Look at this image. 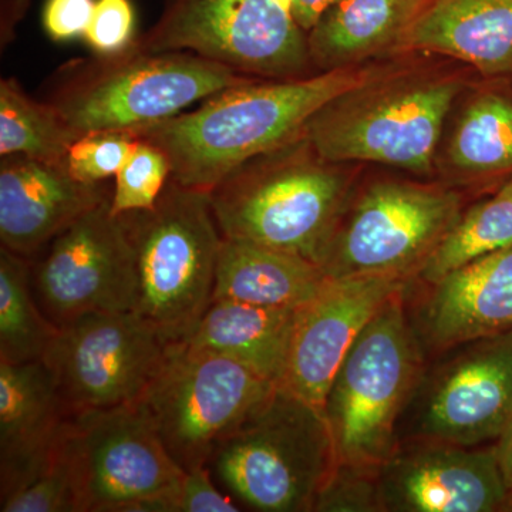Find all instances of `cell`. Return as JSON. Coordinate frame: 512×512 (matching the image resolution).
I'll list each match as a JSON object with an SVG mask.
<instances>
[{"instance_id": "cell-1", "label": "cell", "mask_w": 512, "mask_h": 512, "mask_svg": "<svg viewBox=\"0 0 512 512\" xmlns=\"http://www.w3.org/2000/svg\"><path fill=\"white\" fill-rule=\"evenodd\" d=\"M380 74L350 66L302 79H252L134 134L164 151L177 183L210 192L248 161L303 136L322 107Z\"/></svg>"}, {"instance_id": "cell-2", "label": "cell", "mask_w": 512, "mask_h": 512, "mask_svg": "<svg viewBox=\"0 0 512 512\" xmlns=\"http://www.w3.org/2000/svg\"><path fill=\"white\" fill-rule=\"evenodd\" d=\"M252 77L190 52L150 53L136 45L117 55L84 57L53 74L43 101L79 134L134 131L171 119Z\"/></svg>"}, {"instance_id": "cell-3", "label": "cell", "mask_w": 512, "mask_h": 512, "mask_svg": "<svg viewBox=\"0 0 512 512\" xmlns=\"http://www.w3.org/2000/svg\"><path fill=\"white\" fill-rule=\"evenodd\" d=\"M308 138L248 161L210 191L222 237L303 256L319 265L345 211L348 184Z\"/></svg>"}, {"instance_id": "cell-4", "label": "cell", "mask_w": 512, "mask_h": 512, "mask_svg": "<svg viewBox=\"0 0 512 512\" xmlns=\"http://www.w3.org/2000/svg\"><path fill=\"white\" fill-rule=\"evenodd\" d=\"M136 254V312L170 342H184L212 303L222 247L210 192L173 177L151 210L120 215Z\"/></svg>"}, {"instance_id": "cell-5", "label": "cell", "mask_w": 512, "mask_h": 512, "mask_svg": "<svg viewBox=\"0 0 512 512\" xmlns=\"http://www.w3.org/2000/svg\"><path fill=\"white\" fill-rule=\"evenodd\" d=\"M336 463L325 414L281 387L215 448L208 468L256 511H313Z\"/></svg>"}, {"instance_id": "cell-6", "label": "cell", "mask_w": 512, "mask_h": 512, "mask_svg": "<svg viewBox=\"0 0 512 512\" xmlns=\"http://www.w3.org/2000/svg\"><path fill=\"white\" fill-rule=\"evenodd\" d=\"M460 90L451 77L380 74L322 107L303 134L328 163L370 161L430 173Z\"/></svg>"}, {"instance_id": "cell-7", "label": "cell", "mask_w": 512, "mask_h": 512, "mask_svg": "<svg viewBox=\"0 0 512 512\" xmlns=\"http://www.w3.org/2000/svg\"><path fill=\"white\" fill-rule=\"evenodd\" d=\"M419 363L402 291L367 323L330 386L323 414L338 466L380 470L396 453L394 427Z\"/></svg>"}, {"instance_id": "cell-8", "label": "cell", "mask_w": 512, "mask_h": 512, "mask_svg": "<svg viewBox=\"0 0 512 512\" xmlns=\"http://www.w3.org/2000/svg\"><path fill=\"white\" fill-rule=\"evenodd\" d=\"M134 45L150 53H194L252 79L313 74L295 0H165L160 18Z\"/></svg>"}, {"instance_id": "cell-9", "label": "cell", "mask_w": 512, "mask_h": 512, "mask_svg": "<svg viewBox=\"0 0 512 512\" xmlns=\"http://www.w3.org/2000/svg\"><path fill=\"white\" fill-rule=\"evenodd\" d=\"M276 387L238 360L177 342L140 404L175 463L190 471L208 467L218 444Z\"/></svg>"}, {"instance_id": "cell-10", "label": "cell", "mask_w": 512, "mask_h": 512, "mask_svg": "<svg viewBox=\"0 0 512 512\" xmlns=\"http://www.w3.org/2000/svg\"><path fill=\"white\" fill-rule=\"evenodd\" d=\"M62 446L79 512H165L185 473L141 404L70 417Z\"/></svg>"}, {"instance_id": "cell-11", "label": "cell", "mask_w": 512, "mask_h": 512, "mask_svg": "<svg viewBox=\"0 0 512 512\" xmlns=\"http://www.w3.org/2000/svg\"><path fill=\"white\" fill-rule=\"evenodd\" d=\"M174 343L136 312L90 313L60 326L42 362L74 417L140 404Z\"/></svg>"}, {"instance_id": "cell-12", "label": "cell", "mask_w": 512, "mask_h": 512, "mask_svg": "<svg viewBox=\"0 0 512 512\" xmlns=\"http://www.w3.org/2000/svg\"><path fill=\"white\" fill-rule=\"evenodd\" d=\"M460 197L441 188L380 183L342 217L320 256L330 278L389 275L407 279L460 218Z\"/></svg>"}, {"instance_id": "cell-13", "label": "cell", "mask_w": 512, "mask_h": 512, "mask_svg": "<svg viewBox=\"0 0 512 512\" xmlns=\"http://www.w3.org/2000/svg\"><path fill=\"white\" fill-rule=\"evenodd\" d=\"M110 200L64 229L32 261L37 301L57 326L90 313L136 311V254Z\"/></svg>"}, {"instance_id": "cell-14", "label": "cell", "mask_w": 512, "mask_h": 512, "mask_svg": "<svg viewBox=\"0 0 512 512\" xmlns=\"http://www.w3.org/2000/svg\"><path fill=\"white\" fill-rule=\"evenodd\" d=\"M406 279L357 275L326 279L296 308L291 349L281 389L323 413L330 386L353 343Z\"/></svg>"}, {"instance_id": "cell-15", "label": "cell", "mask_w": 512, "mask_h": 512, "mask_svg": "<svg viewBox=\"0 0 512 512\" xmlns=\"http://www.w3.org/2000/svg\"><path fill=\"white\" fill-rule=\"evenodd\" d=\"M431 440L394 453L380 467L384 510L493 512L510 507L512 493L497 450Z\"/></svg>"}, {"instance_id": "cell-16", "label": "cell", "mask_w": 512, "mask_h": 512, "mask_svg": "<svg viewBox=\"0 0 512 512\" xmlns=\"http://www.w3.org/2000/svg\"><path fill=\"white\" fill-rule=\"evenodd\" d=\"M433 384L421 410L430 440L474 447L501 439L512 424V336L483 340Z\"/></svg>"}, {"instance_id": "cell-17", "label": "cell", "mask_w": 512, "mask_h": 512, "mask_svg": "<svg viewBox=\"0 0 512 512\" xmlns=\"http://www.w3.org/2000/svg\"><path fill=\"white\" fill-rule=\"evenodd\" d=\"M103 184L76 180L63 163L25 156L0 161L2 247L36 258L64 229L111 197Z\"/></svg>"}, {"instance_id": "cell-18", "label": "cell", "mask_w": 512, "mask_h": 512, "mask_svg": "<svg viewBox=\"0 0 512 512\" xmlns=\"http://www.w3.org/2000/svg\"><path fill=\"white\" fill-rule=\"evenodd\" d=\"M420 333L433 349L512 336V245L430 284Z\"/></svg>"}, {"instance_id": "cell-19", "label": "cell", "mask_w": 512, "mask_h": 512, "mask_svg": "<svg viewBox=\"0 0 512 512\" xmlns=\"http://www.w3.org/2000/svg\"><path fill=\"white\" fill-rule=\"evenodd\" d=\"M69 420L45 362L0 360V497L49 464Z\"/></svg>"}, {"instance_id": "cell-20", "label": "cell", "mask_w": 512, "mask_h": 512, "mask_svg": "<svg viewBox=\"0 0 512 512\" xmlns=\"http://www.w3.org/2000/svg\"><path fill=\"white\" fill-rule=\"evenodd\" d=\"M397 49L454 57L484 74L512 69V0H427Z\"/></svg>"}, {"instance_id": "cell-21", "label": "cell", "mask_w": 512, "mask_h": 512, "mask_svg": "<svg viewBox=\"0 0 512 512\" xmlns=\"http://www.w3.org/2000/svg\"><path fill=\"white\" fill-rule=\"evenodd\" d=\"M326 279L323 269L303 256L224 238L212 302L298 308L320 291Z\"/></svg>"}, {"instance_id": "cell-22", "label": "cell", "mask_w": 512, "mask_h": 512, "mask_svg": "<svg viewBox=\"0 0 512 512\" xmlns=\"http://www.w3.org/2000/svg\"><path fill=\"white\" fill-rule=\"evenodd\" d=\"M295 318L296 308L214 301L184 342L238 360L279 387L288 365Z\"/></svg>"}, {"instance_id": "cell-23", "label": "cell", "mask_w": 512, "mask_h": 512, "mask_svg": "<svg viewBox=\"0 0 512 512\" xmlns=\"http://www.w3.org/2000/svg\"><path fill=\"white\" fill-rule=\"evenodd\" d=\"M427 0H336L308 33L312 64L322 72L397 49Z\"/></svg>"}, {"instance_id": "cell-24", "label": "cell", "mask_w": 512, "mask_h": 512, "mask_svg": "<svg viewBox=\"0 0 512 512\" xmlns=\"http://www.w3.org/2000/svg\"><path fill=\"white\" fill-rule=\"evenodd\" d=\"M59 329L37 301L32 261L0 247V360H43Z\"/></svg>"}, {"instance_id": "cell-25", "label": "cell", "mask_w": 512, "mask_h": 512, "mask_svg": "<svg viewBox=\"0 0 512 512\" xmlns=\"http://www.w3.org/2000/svg\"><path fill=\"white\" fill-rule=\"evenodd\" d=\"M80 138L46 101L33 99L13 77L0 82V156L63 163Z\"/></svg>"}, {"instance_id": "cell-26", "label": "cell", "mask_w": 512, "mask_h": 512, "mask_svg": "<svg viewBox=\"0 0 512 512\" xmlns=\"http://www.w3.org/2000/svg\"><path fill=\"white\" fill-rule=\"evenodd\" d=\"M512 245V200L501 190L464 215L444 235L419 271L434 284L444 276L484 256Z\"/></svg>"}, {"instance_id": "cell-27", "label": "cell", "mask_w": 512, "mask_h": 512, "mask_svg": "<svg viewBox=\"0 0 512 512\" xmlns=\"http://www.w3.org/2000/svg\"><path fill=\"white\" fill-rule=\"evenodd\" d=\"M454 167L467 173H493L512 168V103L484 94L458 121L450 146Z\"/></svg>"}, {"instance_id": "cell-28", "label": "cell", "mask_w": 512, "mask_h": 512, "mask_svg": "<svg viewBox=\"0 0 512 512\" xmlns=\"http://www.w3.org/2000/svg\"><path fill=\"white\" fill-rule=\"evenodd\" d=\"M173 175L170 160L160 147L138 138L130 157L114 177L111 212L146 211L156 205Z\"/></svg>"}, {"instance_id": "cell-29", "label": "cell", "mask_w": 512, "mask_h": 512, "mask_svg": "<svg viewBox=\"0 0 512 512\" xmlns=\"http://www.w3.org/2000/svg\"><path fill=\"white\" fill-rule=\"evenodd\" d=\"M0 511L79 512L72 471L64 456L62 443L40 473L0 497Z\"/></svg>"}, {"instance_id": "cell-30", "label": "cell", "mask_w": 512, "mask_h": 512, "mask_svg": "<svg viewBox=\"0 0 512 512\" xmlns=\"http://www.w3.org/2000/svg\"><path fill=\"white\" fill-rule=\"evenodd\" d=\"M131 131H94L77 138L63 164L76 180L103 184L116 177L137 143Z\"/></svg>"}, {"instance_id": "cell-31", "label": "cell", "mask_w": 512, "mask_h": 512, "mask_svg": "<svg viewBox=\"0 0 512 512\" xmlns=\"http://www.w3.org/2000/svg\"><path fill=\"white\" fill-rule=\"evenodd\" d=\"M380 470L338 466L316 498L313 511L383 510Z\"/></svg>"}, {"instance_id": "cell-32", "label": "cell", "mask_w": 512, "mask_h": 512, "mask_svg": "<svg viewBox=\"0 0 512 512\" xmlns=\"http://www.w3.org/2000/svg\"><path fill=\"white\" fill-rule=\"evenodd\" d=\"M94 55L110 56L136 42V10L131 0H96L92 20L83 36Z\"/></svg>"}, {"instance_id": "cell-33", "label": "cell", "mask_w": 512, "mask_h": 512, "mask_svg": "<svg viewBox=\"0 0 512 512\" xmlns=\"http://www.w3.org/2000/svg\"><path fill=\"white\" fill-rule=\"evenodd\" d=\"M231 498L212 483L208 467L185 471L180 484L165 503V512H237Z\"/></svg>"}, {"instance_id": "cell-34", "label": "cell", "mask_w": 512, "mask_h": 512, "mask_svg": "<svg viewBox=\"0 0 512 512\" xmlns=\"http://www.w3.org/2000/svg\"><path fill=\"white\" fill-rule=\"evenodd\" d=\"M96 0H46L43 29L53 42H70L84 36Z\"/></svg>"}, {"instance_id": "cell-35", "label": "cell", "mask_w": 512, "mask_h": 512, "mask_svg": "<svg viewBox=\"0 0 512 512\" xmlns=\"http://www.w3.org/2000/svg\"><path fill=\"white\" fill-rule=\"evenodd\" d=\"M32 0H2V47L15 39L16 26L25 18Z\"/></svg>"}, {"instance_id": "cell-36", "label": "cell", "mask_w": 512, "mask_h": 512, "mask_svg": "<svg viewBox=\"0 0 512 512\" xmlns=\"http://www.w3.org/2000/svg\"><path fill=\"white\" fill-rule=\"evenodd\" d=\"M335 2L336 0H295V18L301 28L309 33L320 16Z\"/></svg>"}, {"instance_id": "cell-37", "label": "cell", "mask_w": 512, "mask_h": 512, "mask_svg": "<svg viewBox=\"0 0 512 512\" xmlns=\"http://www.w3.org/2000/svg\"><path fill=\"white\" fill-rule=\"evenodd\" d=\"M497 453L505 471L512 457V424L508 427L507 431H505L503 437H501L500 444H498L497 447Z\"/></svg>"}, {"instance_id": "cell-38", "label": "cell", "mask_w": 512, "mask_h": 512, "mask_svg": "<svg viewBox=\"0 0 512 512\" xmlns=\"http://www.w3.org/2000/svg\"><path fill=\"white\" fill-rule=\"evenodd\" d=\"M505 476H507L508 485H510L512 493V457L510 463H508L507 468H505Z\"/></svg>"}, {"instance_id": "cell-39", "label": "cell", "mask_w": 512, "mask_h": 512, "mask_svg": "<svg viewBox=\"0 0 512 512\" xmlns=\"http://www.w3.org/2000/svg\"><path fill=\"white\" fill-rule=\"evenodd\" d=\"M501 190L507 192V194L510 195L512 200V183L505 185V187L501 188Z\"/></svg>"}]
</instances>
